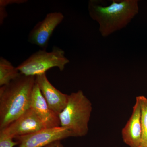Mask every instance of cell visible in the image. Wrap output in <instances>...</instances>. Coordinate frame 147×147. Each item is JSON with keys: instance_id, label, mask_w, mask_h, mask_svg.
Segmentation results:
<instances>
[{"instance_id": "4fadbf2b", "label": "cell", "mask_w": 147, "mask_h": 147, "mask_svg": "<svg viewBox=\"0 0 147 147\" xmlns=\"http://www.w3.org/2000/svg\"><path fill=\"white\" fill-rule=\"evenodd\" d=\"M13 138L0 132V147H13L18 145Z\"/></svg>"}, {"instance_id": "3957f363", "label": "cell", "mask_w": 147, "mask_h": 147, "mask_svg": "<svg viewBox=\"0 0 147 147\" xmlns=\"http://www.w3.org/2000/svg\"><path fill=\"white\" fill-rule=\"evenodd\" d=\"M92 111L90 101L82 91L69 95L68 102L59 115L60 126L68 129L74 137L88 134V123Z\"/></svg>"}, {"instance_id": "2e32d148", "label": "cell", "mask_w": 147, "mask_h": 147, "mask_svg": "<svg viewBox=\"0 0 147 147\" xmlns=\"http://www.w3.org/2000/svg\"><path fill=\"white\" fill-rule=\"evenodd\" d=\"M45 147H64L61 143V141H57L49 144Z\"/></svg>"}, {"instance_id": "52a82bcc", "label": "cell", "mask_w": 147, "mask_h": 147, "mask_svg": "<svg viewBox=\"0 0 147 147\" xmlns=\"http://www.w3.org/2000/svg\"><path fill=\"white\" fill-rule=\"evenodd\" d=\"M45 128L30 108L0 132L12 138L24 136Z\"/></svg>"}, {"instance_id": "7a4b0ae2", "label": "cell", "mask_w": 147, "mask_h": 147, "mask_svg": "<svg viewBox=\"0 0 147 147\" xmlns=\"http://www.w3.org/2000/svg\"><path fill=\"white\" fill-rule=\"evenodd\" d=\"M36 77L21 74L9 84L0 87V130L30 108Z\"/></svg>"}, {"instance_id": "7c38bea8", "label": "cell", "mask_w": 147, "mask_h": 147, "mask_svg": "<svg viewBox=\"0 0 147 147\" xmlns=\"http://www.w3.org/2000/svg\"><path fill=\"white\" fill-rule=\"evenodd\" d=\"M141 108L142 139L140 147H147V98L144 96H137Z\"/></svg>"}, {"instance_id": "6da1fadb", "label": "cell", "mask_w": 147, "mask_h": 147, "mask_svg": "<svg viewBox=\"0 0 147 147\" xmlns=\"http://www.w3.org/2000/svg\"><path fill=\"white\" fill-rule=\"evenodd\" d=\"M88 9L91 18L99 25V31L103 37L125 28L138 14L137 0H113L105 6L98 0H90Z\"/></svg>"}, {"instance_id": "8992f818", "label": "cell", "mask_w": 147, "mask_h": 147, "mask_svg": "<svg viewBox=\"0 0 147 147\" xmlns=\"http://www.w3.org/2000/svg\"><path fill=\"white\" fill-rule=\"evenodd\" d=\"M64 18L63 13L59 11L47 13L44 19L36 24L30 31L28 41L46 50L53 32Z\"/></svg>"}, {"instance_id": "5bb4252c", "label": "cell", "mask_w": 147, "mask_h": 147, "mask_svg": "<svg viewBox=\"0 0 147 147\" xmlns=\"http://www.w3.org/2000/svg\"><path fill=\"white\" fill-rule=\"evenodd\" d=\"M28 2L27 0H1L0 7H6L7 5H10L21 4Z\"/></svg>"}, {"instance_id": "9c48e42d", "label": "cell", "mask_w": 147, "mask_h": 147, "mask_svg": "<svg viewBox=\"0 0 147 147\" xmlns=\"http://www.w3.org/2000/svg\"><path fill=\"white\" fill-rule=\"evenodd\" d=\"M36 83L50 109L59 115L67 104L69 95L56 88L49 82L46 73L36 76Z\"/></svg>"}, {"instance_id": "277c9868", "label": "cell", "mask_w": 147, "mask_h": 147, "mask_svg": "<svg viewBox=\"0 0 147 147\" xmlns=\"http://www.w3.org/2000/svg\"><path fill=\"white\" fill-rule=\"evenodd\" d=\"M69 60L65 53L59 47L54 46L51 52L40 50L32 54L16 68L20 73L26 76H36L46 73L49 69L57 67L61 71L64 70Z\"/></svg>"}, {"instance_id": "ba28073f", "label": "cell", "mask_w": 147, "mask_h": 147, "mask_svg": "<svg viewBox=\"0 0 147 147\" xmlns=\"http://www.w3.org/2000/svg\"><path fill=\"white\" fill-rule=\"evenodd\" d=\"M30 108L45 128L60 126L59 115L50 109L36 83L32 92Z\"/></svg>"}, {"instance_id": "30bf717a", "label": "cell", "mask_w": 147, "mask_h": 147, "mask_svg": "<svg viewBox=\"0 0 147 147\" xmlns=\"http://www.w3.org/2000/svg\"><path fill=\"white\" fill-rule=\"evenodd\" d=\"M141 108L139 100L136 101L130 119L123 129L122 135L124 142L130 147H140L142 139Z\"/></svg>"}, {"instance_id": "9a60e30c", "label": "cell", "mask_w": 147, "mask_h": 147, "mask_svg": "<svg viewBox=\"0 0 147 147\" xmlns=\"http://www.w3.org/2000/svg\"><path fill=\"white\" fill-rule=\"evenodd\" d=\"M8 16L6 7H0V25H2L5 19Z\"/></svg>"}, {"instance_id": "8fae6325", "label": "cell", "mask_w": 147, "mask_h": 147, "mask_svg": "<svg viewBox=\"0 0 147 147\" xmlns=\"http://www.w3.org/2000/svg\"><path fill=\"white\" fill-rule=\"evenodd\" d=\"M21 74L9 61L2 57H0V86L9 84Z\"/></svg>"}, {"instance_id": "5b68a950", "label": "cell", "mask_w": 147, "mask_h": 147, "mask_svg": "<svg viewBox=\"0 0 147 147\" xmlns=\"http://www.w3.org/2000/svg\"><path fill=\"white\" fill-rule=\"evenodd\" d=\"M71 137H74L71 131L60 126L43 129L14 139L18 143L17 147H45L53 142Z\"/></svg>"}]
</instances>
